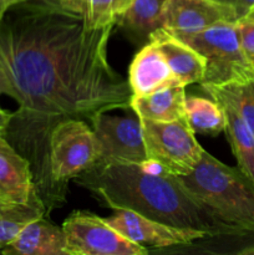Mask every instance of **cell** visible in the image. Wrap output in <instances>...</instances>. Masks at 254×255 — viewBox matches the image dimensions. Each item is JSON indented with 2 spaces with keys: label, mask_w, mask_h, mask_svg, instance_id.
<instances>
[{
  "label": "cell",
  "mask_w": 254,
  "mask_h": 255,
  "mask_svg": "<svg viewBox=\"0 0 254 255\" xmlns=\"http://www.w3.org/2000/svg\"><path fill=\"white\" fill-rule=\"evenodd\" d=\"M4 255H69L64 229L40 217L29 222L4 249Z\"/></svg>",
  "instance_id": "obj_14"
},
{
  "label": "cell",
  "mask_w": 254,
  "mask_h": 255,
  "mask_svg": "<svg viewBox=\"0 0 254 255\" xmlns=\"http://www.w3.org/2000/svg\"><path fill=\"white\" fill-rule=\"evenodd\" d=\"M239 42L247 59L254 66V14H247L236 21Z\"/></svg>",
  "instance_id": "obj_22"
},
{
  "label": "cell",
  "mask_w": 254,
  "mask_h": 255,
  "mask_svg": "<svg viewBox=\"0 0 254 255\" xmlns=\"http://www.w3.org/2000/svg\"><path fill=\"white\" fill-rule=\"evenodd\" d=\"M226 1L231 2L236 7L239 17L249 14V12L254 10V0H226Z\"/></svg>",
  "instance_id": "obj_24"
},
{
  "label": "cell",
  "mask_w": 254,
  "mask_h": 255,
  "mask_svg": "<svg viewBox=\"0 0 254 255\" xmlns=\"http://www.w3.org/2000/svg\"><path fill=\"white\" fill-rule=\"evenodd\" d=\"M201 86L203 91L211 96V99L231 104L254 133V79L223 86Z\"/></svg>",
  "instance_id": "obj_20"
},
{
  "label": "cell",
  "mask_w": 254,
  "mask_h": 255,
  "mask_svg": "<svg viewBox=\"0 0 254 255\" xmlns=\"http://www.w3.org/2000/svg\"><path fill=\"white\" fill-rule=\"evenodd\" d=\"M238 12L226 0H168L164 29L173 32H193L222 21L236 22Z\"/></svg>",
  "instance_id": "obj_10"
},
{
  "label": "cell",
  "mask_w": 254,
  "mask_h": 255,
  "mask_svg": "<svg viewBox=\"0 0 254 255\" xmlns=\"http://www.w3.org/2000/svg\"><path fill=\"white\" fill-rule=\"evenodd\" d=\"M102 158L100 142L84 120L61 122L50 137V172L55 184L66 196L69 182Z\"/></svg>",
  "instance_id": "obj_5"
},
{
  "label": "cell",
  "mask_w": 254,
  "mask_h": 255,
  "mask_svg": "<svg viewBox=\"0 0 254 255\" xmlns=\"http://www.w3.org/2000/svg\"><path fill=\"white\" fill-rule=\"evenodd\" d=\"M173 34L191 45L206 61L201 85L223 86L254 79V66L242 49L236 22L222 21L199 31Z\"/></svg>",
  "instance_id": "obj_4"
},
{
  "label": "cell",
  "mask_w": 254,
  "mask_h": 255,
  "mask_svg": "<svg viewBox=\"0 0 254 255\" xmlns=\"http://www.w3.org/2000/svg\"><path fill=\"white\" fill-rule=\"evenodd\" d=\"M217 102L221 105L224 111L226 116L224 132L231 143L232 151L236 156L238 168L254 184V133L231 104L226 101Z\"/></svg>",
  "instance_id": "obj_17"
},
{
  "label": "cell",
  "mask_w": 254,
  "mask_h": 255,
  "mask_svg": "<svg viewBox=\"0 0 254 255\" xmlns=\"http://www.w3.org/2000/svg\"><path fill=\"white\" fill-rule=\"evenodd\" d=\"M62 9L81 16L94 27L116 25L128 0H52Z\"/></svg>",
  "instance_id": "obj_19"
},
{
  "label": "cell",
  "mask_w": 254,
  "mask_h": 255,
  "mask_svg": "<svg viewBox=\"0 0 254 255\" xmlns=\"http://www.w3.org/2000/svg\"><path fill=\"white\" fill-rule=\"evenodd\" d=\"M139 167H141V169L143 172L149 174H154V176H162V174L169 173L163 164L159 163L157 159L153 158H146L143 162L139 163Z\"/></svg>",
  "instance_id": "obj_23"
},
{
  "label": "cell",
  "mask_w": 254,
  "mask_h": 255,
  "mask_svg": "<svg viewBox=\"0 0 254 255\" xmlns=\"http://www.w3.org/2000/svg\"><path fill=\"white\" fill-rule=\"evenodd\" d=\"M74 181L112 211L129 209L168 226L206 232L209 237L248 233L214 217L182 186L177 176L146 173L139 163L101 158Z\"/></svg>",
  "instance_id": "obj_2"
},
{
  "label": "cell",
  "mask_w": 254,
  "mask_h": 255,
  "mask_svg": "<svg viewBox=\"0 0 254 255\" xmlns=\"http://www.w3.org/2000/svg\"><path fill=\"white\" fill-rule=\"evenodd\" d=\"M147 158L157 159L174 176L189 173L203 156L187 120L161 122L141 119Z\"/></svg>",
  "instance_id": "obj_6"
},
{
  "label": "cell",
  "mask_w": 254,
  "mask_h": 255,
  "mask_svg": "<svg viewBox=\"0 0 254 255\" xmlns=\"http://www.w3.org/2000/svg\"><path fill=\"white\" fill-rule=\"evenodd\" d=\"M148 41L159 50L181 85L201 84L206 71V61L191 45L164 27L156 30Z\"/></svg>",
  "instance_id": "obj_12"
},
{
  "label": "cell",
  "mask_w": 254,
  "mask_h": 255,
  "mask_svg": "<svg viewBox=\"0 0 254 255\" xmlns=\"http://www.w3.org/2000/svg\"><path fill=\"white\" fill-rule=\"evenodd\" d=\"M22 1H25V0H0V19H2L5 12H6L10 7H12L16 4H20V2Z\"/></svg>",
  "instance_id": "obj_27"
},
{
  "label": "cell",
  "mask_w": 254,
  "mask_h": 255,
  "mask_svg": "<svg viewBox=\"0 0 254 255\" xmlns=\"http://www.w3.org/2000/svg\"><path fill=\"white\" fill-rule=\"evenodd\" d=\"M69 255H146L148 249L122 236L91 212H72L64 221Z\"/></svg>",
  "instance_id": "obj_7"
},
{
  "label": "cell",
  "mask_w": 254,
  "mask_h": 255,
  "mask_svg": "<svg viewBox=\"0 0 254 255\" xmlns=\"http://www.w3.org/2000/svg\"><path fill=\"white\" fill-rule=\"evenodd\" d=\"M2 95H7V96L12 97V90L11 86H10L9 80L6 79L4 71L0 67V96H2Z\"/></svg>",
  "instance_id": "obj_25"
},
{
  "label": "cell",
  "mask_w": 254,
  "mask_h": 255,
  "mask_svg": "<svg viewBox=\"0 0 254 255\" xmlns=\"http://www.w3.org/2000/svg\"><path fill=\"white\" fill-rule=\"evenodd\" d=\"M128 82L133 96L181 85L159 50L151 41L144 44L132 60Z\"/></svg>",
  "instance_id": "obj_13"
},
{
  "label": "cell",
  "mask_w": 254,
  "mask_h": 255,
  "mask_svg": "<svg viewBox=\"0 0 254 255\" xmlns=\"http://www.w3.org/2000/svg\"><path fill=\"white\" fill-rule=\"evenodd\" d=\"M12 206H15V204L7 203V202H4V201H0V216H1V214H4L7 209L11 208Z\"/></svg>",
  "instance_id": "obj_28"
},
{
  "label": "cell",
  "mask_w": 254,
  "mask_h": 255,
  "mask_svg": "<svg viewBox=\"0 0 254 255\" xmlns=\"http://www.w3.org/2000/svg\"><path fill=\"white\" fill-rule=\"evenodd\" d=\"M249 14H253V12H249Z\"/></svg>",
  "instance_id": "obj_30"
},
{
  "label": "cell",
  "mask_w": 254,
  "mask_h": 255,
  "mask_svg": "<svg viewBox=\"0 0 254 255\" xmlns=\"http://www.w3.org/2000/svg\"><path fill=\"white\" fill-rule=\"evenodd\" d=\"M46 216L42 204H15L0 216V251L4 249L29 222Z\"/></svg>",
  "instance_id": "obj_21"
},
{
  "label": "cell",
  "mask_w": 254,
  "mask_h": 255,
  "mask_svg": "<svg viewBox=\"0 0 254 255\" xmlns=\"http://www.w3.org/2000/svg\"><path fill=\"white\" fill-rule=\"evenodd\" d=\"M177 178L219 221L254 233V184L238 167L227 166L204 151L198 164Z\"/></svg>",
  "instance_id": "obj_3"
},
{
  "label": "cell",
  "mask_w": 254,
  "mask_h": 255,
  "mask_svg": "<svg viewBox=\"0 0 254 255\" xmlns=\"http://www.w3.org/2000/svg\"><path fill=\"white\" fill-rule=\"evenodd\" d=\"M10 117H11V112L0 107V134H4L5 128L10 121Z\"/></svg>",
  "instance_id": "obj_26"
},
{
  "label": "cell",
  "mask_w": 254,
  "mask_h": 255,
  "mask_svg": "<svg viewBox=\"0 0 254 255\" xmlns=\"http://www.w3.org/2000/svg\"><path fill=\"white\" fill-rule=\"evenodd\" d=\"M186 120L194 133L218 136L224 132L226 116L221 105L213 99L186 96Z\"/></svg>",
  "instance_id": "obj_18"
},
{
  "label": "cell",
  "mask_w": 254,
  "mask_h": 255,
  "mask_svg": "<svg viewBox=\"0 0 254 255\" xmlns=\"http://www.w3.org/2000/svg\"><path fill=\"white\" fill-rule=\"evenodd\" d=\"M111 111L97 115L91 127L100 142L102 158L141 163L147 158L141 119L132 116H111Z\"/></svg>",
  "instance_id": "obj_8"
},
{
  "label": "cell",
  "mask_w": 254,
  "mask_h": 255,
  "mask_svg": "<svg viewBox=\"0 0 254 255\" xmlns=\"http://www.w3.org/2000/svg\"><path fill=\"white\" fill-rule=\"evenodd\" d=\"M112 29L91 26L52 0H25L0 19V67L17 104L2 136L29 161L46 214L66 201L50 172L55 127L129 109L128 79L107 60Z\"/></svg>",
  "instance_id": "obj_1"
},
{
  "label": "cell",
  "mask_w": 254,
  "mask_h": 255,
  "mask_svg": "<svg viewBox=\"0 0 254 255\" xmlns=\"http://www.w3.org/2000/svg\"><path fill=\"white\" fill-rule=\"evenodd\" d=\"M184 87L176 85L142 96H132L129 107L139 119L161 122L184 120L187 96Z\"/></svg>",
  "instance_id": "obj_16"
},
{
  "label": "cell",
  "mask_w": 254,
  "mask_h": 255,
  "mask_svg": "<svg viewBox=\"0 0 254 255\" xmlns=\"http://www.w3.org/2000/svg\"><path fill=\"white\" fill-rule=\"evenodd\" d=\"M251 12H253V14H254V10H253V11H251Z\"/></svg>",
  "instance_id": "obj_29"
},
{
  "label": "cell",
  "mask_w": 254,
  "mask_h": 255,
  "mask_svg": "<svg viewBox=\"0 0 254 255\" xmlns=\"http://www.w3.org/2000/svg\"><path fill=\"white\" fill-rule=\"evenodd\" d=\"M0 201L44 206L37 194L29 161L2 134H0Z\"/></svg>",
  "instance_id": "obj_11"
},
{
  "label": "cell",
  "mask_w": 254,
  "mask_h": 255,
  "mask_svg": "<svg viewBox=\"0 0 254 255\" xmlns=\"http://www.w3.org/2000/svg\"><path fill=\"white\" fill-rule=\"evenodd\" d=\"M167 1L128 0L126 7L117 16L116 25L122 27L136 44H147L149 36L159 27H163Z\"/></svg>",
  "instance_id": "obj_15"
},
{
  "label": "cell",
  "mask_w": 254,
  "mask_h": 255,
  "mask_svg": "<svg viewBox=\"0 0 254 255\" xmlns=\"http://www.w3.org/2000/svg\"><path fill=\"white\" fill-rule=\"evenodd\" d=\"M106 219L107 223L124 237L137 244L152 248H169L188 246L194 241L208 238L206 232L197 229L168 226L153 219L146 218L129 209H115Z\"/></svg>",
  "instance_id": "obj_9"
}]
</instances>
